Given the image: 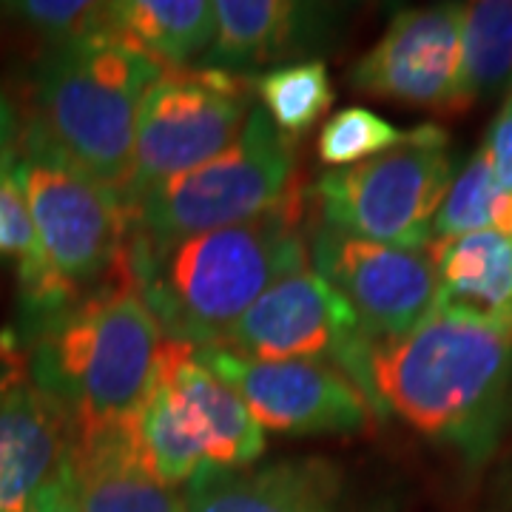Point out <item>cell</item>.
I'll list each match as a JSON object with an SVG mask.
<instances>
[{
	"mask_svg": "<svg viewBox=\"0 0 512 512\" xmlns=\"http://www.w3.org/2000/svg\"><path fill=\"white\" fill-rule=\"evenodd\" d=\"M365 393L376 413L481 464L512 413V333L430 313L402 336L367 345Z\"/></svg>",
	"mask_w": 512,
	"mask_h": 512,
	"instance_id": "6da1fadb",
	"label": "cell"
},
{
	"mask_svg": "<svg viewBox=\"0 0 512 512\" xmlns=\"http://www.w3.org/2000/svg\"><path fill=\"white\" fill-rule=\"evenodd\" d=\"M311 228V185L305 183L254 220L154 254L128 251L131 285L165 339L211 348L276 279L308 268Z\"/></svg>",
	"mask_w": 512,
	"mask_h": 512,
	"instance_id": "7a4b0ae2",
	"label": "cell"
},
{
	"mask_svg": "<svg viewBox=\"0 0 512 512\" xmlns=\"http://www.w3.org/2000/svg\"><path fill=\"white\" fill-rule=\"evenodd\" d=\"M165 333L131 282L80 299L26 336V376L72 419V441L134 419L157 379Z\"/></svg>",
	"mask_w": 512,
	"mask_h": 512,
	"instance_id": "3957f363",
	"label": "cell"
},
{
	"mask_svg": "<svg viewBox=\"0 0 512 512\" xmlns=\"http://www.w3.org/2000/svg\"><path fill=\"white\" fill-rule=\"evenodd\" d=\"M163 69L114 35L46 49L32 74L20 134L126 197L137 111Z\"/></svg>",
	"mask_w": 512,
	"mask_h": 512,
	"instance_id": "277c9868",
	"label": "cell"
},
{
	"mask_svg": "<svg viewBox=\"0 0 512 512\" xmlns=\"http://www.w3.org/2000/svg\"><path fill=\"white\" fill-rule=\"evenodd\" d=\"M15 177L40 251V271L20 285V313L32 336L80 299L131 282L128 202L20 131Z\"/></svg>",
	"mask_w": 512,
	"mask_h": 512,
	"instance_id": "5b68a950",
	"label": "cell"
},
{
	"mask_svg": "<svg viewBox=\"0 0 512 512\" xmlns=\"http://www.w3.org/2000/svg\"><path fill=\"white\" fill-rule=\"evenodd\" d=\"M296 146L254 106L242 137L225 154L128 200V251L154 254L271 211L305 185Z\"/></svg>",
	"mask_w": 512,
	"mask_h": 512,
	"instance_id": "8992f818",
	"label": "cell"
},
{
	"mask_svg": "<svg viewBox=\"0 0 512 512\" xmlns=\"http://www.w3.org/2000/svg\"><path fill=\"white\" fill-rule=\"evenodd\" d=\"M453 177L450 134L427 123L410 128L402 146L322 174L311 185L313 217L350 237L424 251Z\"/></svg>",
	"mask_w": 512,
	"mask_h": 512,
	"instance_id": "52a82bcc",
	"label": "cell"
},
{
	"mask_svg": "<svg viewBox=\"0 0 512 512\" xmlns=\"http://www.w3.org/2000/svg\"><path fill=\"white\" fill-rule=\"evenodd\" d=\"M254 77L211 66H165L137 111L126 202L225 154L254 111Z\"/></svg>",
	"mask_w": 512,
	"mask_h": 512,
	"instance_id": "ba28073f",
	"label": "cell"
},
{
	"mask_svg": "<svg viewBox=\"0 0 512 512\" xmlns=\"http://www.w3.org/2000/svg\"><path fill=\"white\" fill-rule=\"evenodd\" d=\"M367 345L348 302L308 265L276 279L211 348L256 362H328L365 393Z\"/></svg>",
	"mask_w": 512,
	"mask_h": 512,
	"instance_id": "9c48e42d",
	"label": "cell"
},
{
	"mask_svg": "<svg viewBox=\"0 0 512 512\" xmlns=\"http://www.w3.org/2000/svg\"><path fill=\"white\" fill-rule=\"evenodd\" d=\"M262 430L285 436H356L376 419L362 387L342 367L308 359L256 362L220 348H194Z\"/></svg>",
	"mask_w": 512,
	"mask_h": 512,
	"instance_id": "30bf717a",
	"label": "cell"
},
{
	"mask_svg": "<svg viewBox=\"0 0 512 512\" xmlns=\"http://www.w3.org/2000/svg\"><path fill=\"white\" fill-rule=\"evenodd\" d=\"M461 6L404 9L350 69L359 94L453 117L473 106L464 86Z\"/></svg>",
	"mask_w": 512,
	"mask_h": 512,
	"instance_id": "8fae6325",
	"label": "cell"
},
{
	"mask_svg": "<svg viewBox=\"0 0 512 512\" xmlns=\"http://www.w3.org/2000/svg\"><path fill=\"white\" fill-rule=\"evenodd\" d=\"M311 268L350 305L367 342L393 339L436 311V271L424 251L350 237L313 217Z\"/></svg>",
	"mask_w": 512,
	"mask_h": 512,
	"instance_id": "7c38bea8",
	"label": "cell"
},
{
	"mask_svg": "<svg viewBox=\"0 0 512 512\" xmlns=\"http://www.w3.org/2000/svg\"><path fill=\"white\" fill-rule=\"evenodd\" d=\"M72 419L29 376L0 399V512H37L69 473Z\"/></svg>",
	"mask_w": 512,
	"mask_h": 512,
	"instance_id": "4fadbf2b",
	"label": "cell"
},
{
	"mask_svg": "<svg viewBox=\"0 0 512 512\" xmlns=\"http://www.w3.org/2000/svg\"><path fill=\"white\" fill-rule=\"evenodd\" d=\"M325 6L293 0H217L214 40L200 66L254 77L262 66L305 55L325 37Z\"/></svg>",
	"mask_w": 512,
	"mask_h": 512,
	"instance_id": "5bb4252c",
	"label": "cell"
},
{
	"mask_svg": "<svg viewBox=\"0 0 512 512\" xmlns=\"http://www.w3.org/2000/svg\"><path fill=\"white\" fill-rule=\"evenodd\" d=\"M185 512H339L342 484L322 458L202 470L185 484Z\"/></svg>",
	"mask_w": 512,
	"mask_h": 512,
	"instance_id": "9a60e30c",
	"label": "cell"
},
{
	"mask_svg": "<svg viewBox=\"0 0 512 512\" xmlns=\"http://www.w3.org/2000/svg\"><path fill=\"white\" fill-rule=\"evenodd\" d=\"M160 370L183 402L188 424L200 441L205 470H242L265 450L256 424L237 393L194 359V348L165 339Z\"/></svg>",
	"mask_w": 512,
	"mask_h": 512,
	"instance_id": "2e32d148",
	"label": "cell"
},
{
	"mask_svg": "<svg viewBox=\"0 0 512 512\" xmlns=\"http://www.w3.org/2000/svg\"><path fill=\"white\" fill-rule=\"evenodd\" d=\"M439 293L436 311L512 333V239L498 231L433 239L427 245Z\"/></svg>",
	"mask_w": 512,
	"mask_h": 512,
	"instance_id": "e0dca14e",
	"label": "cell"
},
{
	"mask_svg": "<svg viewBox=\"0 0 512 512\" xmlns=\"http://www.w3.org/2000/svg\"><path fill=\"white\" fill-rule=\"evenodd\" d=\"M69 481L80 512H185V498L134 456L128 421L92 439L72 441Z\"/></svg>",
	"mask_w": 512,
	"mask_h": 512,
	"instance_id": "ac0fdd59",
	"label": "cell"
},
{
	"mask_svg": "<svg viewBox=\"0 0 512 512\" xmlns=\"http://www.w3.org/2000/svg\"><path fill=\"white\" fill-rule=\"evenodd\" d=\"M111 35L163 66H185L214 40V3L205 0H117Z\"/></svg>",
	"mask_w": 512,
	"mask_h": 512,
	"instance_id": "d6986e66",
	"label": "cell"
},
{
	"mask_svg": "<svg viewBox=\"0 0 512 512\" xmlns=\"http://www.w3.org/2000/svg\"><path fill=\"white\" fill-rule=\"evenodd\" d=\"M464 86L476 103L484 94L512 92V0L461 6Z\"/></svg>",
	"mask_w": 512,
	"mask_h": 512,
	"instance_id": "ffe728a7",
	"label": "cell"
},
{
	"mask_svg": "<svg viewBox=\"0 0 512 512\" xmlns=\"http://www.w3.org/2000/svg\"><path fill=\"white\" fill-rule=\"evenodd\" d=\"M476 231H498L504 237L512 234V194L498 185L481 148L461 171H456L447 188L433 220V239L461 237Z\"/></svg>",
	"mask_w": 512,
	"mask_h": 512,
	"instance_id": "44dd1931",
	"label": "cell"
},
{
	"mask_svg": "<svg viewBox=\"0 0 512 512\" xmlns=\"http://www.w3.org/2000/svg\"><path fill=\"white\" fill-rule=\"evenodd\" d=\"M262 111L279 134L299 143L333 106V83L322 60H299L254 77Z\"/></svg>",
	"mask_w": 512,
	"mask_h": 512,
	"instance_id": "7402d4cb",
	"label": "cell"
},
{
	"mask_svg": "<svg viewBox=\"0 0 512 512\" xmlns=\"http://www.w3.org/2000/svg\"><path fill=\"white\" fill-rule=\"evenodd\" d=\"M410 131L396 128L390 120L379 117L365 106H348L325 120L319 131V160L333 168L365 163L387 148L402 146Z\"/></svg>",
	"mask_w": 512,
	"mask_h": 512,
	"instance_id": "603a6c76",
	"label": "cell"
},
{
	"mask_svg": "<svg viewBox=\"0 0 512 512\" xmlns=\"http://www.w3.org/2000/svg\"><path fill=\"white\" fill-rule=\"evenodd\" d=\"M9 18L23 23L46 49L77 43L86 37L111 35L109 3H80V0H23L3 6Z\"/></svg>",
	"mask_w": 512,
	"mask_h": 512,
	"instance_id": "cb8c5ba5",
	"label": "cell"
},
{
	"mask_svg": "<svg viewBox=\"0 0 512 512\" xmlns=\"http://www.w3.org/2000/svg\"><path fill=\"white\" fill-rule=\"evenodd\" d=\"M15 160L18 146L0 157V254L18 256V282L23 285L40 271V251L29 208L15 177Z\"/></svg>",
	"mask_w": 512,
	"mask_h": 512,
	"instance_id": "d4e9b609",
	"label": "cell"
},
{
	"mask_svg": "<svg viewBox=\"0 0 512 512\" xmlns=\"http://www.w3.org/2000/svg\"><path fill=\"white\" fill-rule=\"evenodd\" d=\"M481 151L487 154V163L493 168L498 185L512 194V92L504 94L501 109L495 111Z\"/></svg>",
	"mask_w": 512,
	"mask_h": 512,
	"instance_id": "484cf974",
	"label": "cell"
},
{
	"mask_svg": "<svg viewBox=\"0 0 512 512\" xmlns=\"http://www.w3.org/2000/svg\"><path fill=\"white\" fill-rule=\"evenodd\" d=\"M23 376H26V353L20 348L15 333H3L0 336V399Z\"/></svg>",
	"mask_w": 512,
	"mask_h": 512,
	"instance_id": "4316f807",
	"label": "cell"
},
{
	"mask_svg": "<svg viewBox=\"0 0 512 512\" xmlns=\"http://www.w3.org/2000/svg\"><path fill=\"white\" fill-rule=\"evenodd\" d=\"M18 131H20V114L15 109V103L6 97V92L0 89V157L9 154L12 148L18 146Z\"/></svg>",
	"mask_w": 512,
	"mask_h": 512,
	"instance_id": "83f0119b",
	"label": "cell"
},
{
	"mask_svg": "<svg viewBox=\"0 0 512 512\" xmlns=\"http://www.w3.org/2000/svg\"><path fill=\"white\" fill-rule=\"evenodd\" d=\"M37 512H80L77 510V501H74L69 473H66V478L57 484L52 493L46 495V501L40 504V510Z\"/></svg>",
	"mask_w": 512,
	"mask_h": 512,
	"instance_id": "f1b7e54d",
	"label": "cell"
},
{
	"mask_svg": "<svg viewBox=\"0 0 512 512\" xmlns=\"http://www.w3.org/2000/svg\"><path fill=\"white\" fill-rule=\"evenodd\" d=\"M510 239H512V234H510Z\"/></svg>",
	"mask_w": 512,
	"mask_h": 512,
	"instance_id": "f546056e",
	"label": "cell"
}]
</instances>
